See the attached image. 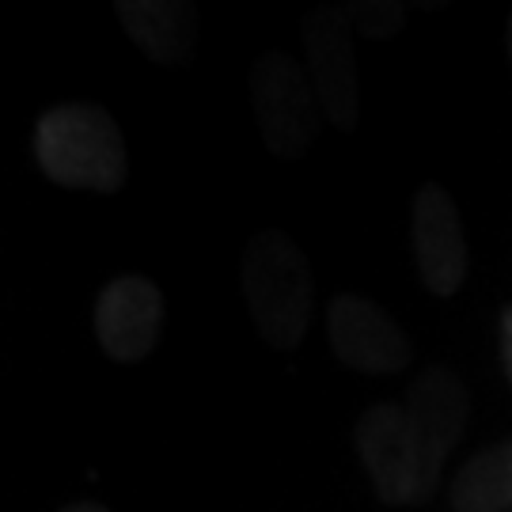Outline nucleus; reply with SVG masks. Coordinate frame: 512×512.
Returning a JSON list of instances; mask_svg holds the SVG:
<instances>
[{
  "label": "nucleus",
  "mask_w": 512,
  "mask_h": 512,
  "mask_svg": "<svg viewBox=\"0 0 512 512\" xmlns=\"http://www.w3.org/2000/svg\"><path fill=\"white\" fill-rule=\"evenodd\" d=\"M410 232H414V258H418V274L425 289L433 296H456L467 281L471 255H467L456 202L444 186L429 183L418 190L414 213H410Z\"/></svg>",
  "instance_id": "6e6552de"
},
{
  "label": "nucleus",
  "mask_w": 512,
  "mask_h": 512,
  "mask_svg": "<svg viewBox=\"0 0 512 512\" xmlns=\"http://www.w3.org/2000/svg\"><path fill=\"white\" fill-rule=\"evenodd\" d=\"M342 16L353 31H361L372 42H387L403 31L406 23V8L403 4H391V0H357V4H346Z\"/></svg>",
  "instance_id": "f8f14e48"
},
{
  "label": "nucleus",
  "mask_w": 512,
  "mask_h": 512,
  "mask_svg": "<svg viewBox=\"0 0 512 512\" xmlns=\"http://www.w3.org/2000/svg\"><path fill=\"white\" fill-rule=\"evenodd\" d=\"M251 103L266 148L281 160H300L319 137V99L304 65L289 54H262L251 69Z\"/></svg>",
  "instance_id": "7ed1b4c3"
},
{
  "label": "nucleus",
  "mask_w": 512,
  "mask_h": 512,
  "mask_svg": "<svg viewBox=\"0 0 512 512\" xmlns=\"http://www.w3.org/2000/svg\"><path fill=\"white\" fill-rule=\"evenodd\" d=\"M304 73L311 92L338 129L357 126V103H361V76L357 57L349 46V23L342 12L319 8L304 23Z\"/></svg>",
  "instance_id": "39448f33"
},
{
  "label": "nucleus",
  "mask_w": 512,
  "mask_h": 512,
  "mask_svg": "<svg viewBox=\"0 0 512 512\" xmlns=\"http://www.w3.org/2000/svg\"><path fill=\"white\" fill-rule=\"evenodd\" d=\"M243 293L258 334L277 349H296L311 323V266L281 232H262L243 251Z\"/></svg>",
  "instance_id": "f03ea898"
},
{
  "label": "nucleus",
  "mask_w": 512,
  "mask_h": 512,
  "mask_svg": "<svg viewBox=\"0 0 512 512\" xmlns=\"http://www.w3.org/2000/svg\"><path fill=\"white\" fill-rule=\"evenodd\" d=\"M327 334L338 361L365 376H391L410 365V342L399 323L365 296H334L327 308Z\"/></svg>",
  "instance_id": "423d86ee"
},
{
  "label": "nucleus",
  "mask_w": 512,
  "mask_h": 512,
  "mask_svg": "<svg viewBox=\"0 0 512 512\" xmlns=\"http://www.w3.org/2000/svg\"><path fill=\"white\" fill-rule=\"evenodd\" d=\"M448 505L452 512H512V440L482 448L459 467Z\"/></svg>",
  "instance_id": "9b49d317"
},
{
  "label": "nucleus",
  "mask_w": 512,
  "mask_h": 512,
  "mask_svg": "<svg viewBox=\"0 0 512 512\" xmlns=\"http://www.w3.org/2000/svg\"><path fill=\"white\" fill-rule=\"evenodd\" d=\"M164 330V296L148 277H114L95 304V334L110 361H145Z\"/></svg>",
  "instance_id": "1a4fd4ad"
},
{
  "label": "nucleus",
  "mask_w": 512,
  "mask_h": 512,
  "mask_svg": "<svg viewBox=\"0 0 512 512\" xmlns=\"http://www.w3.org/2000/svg\"><path fill=\"white\" fill-rule=\"evenodd\" d=\"M501 365H505V376L512 380V308L501 311Z\"/></svg>",
  "instance_id": "ddd939ff"
},
{
  "label": "nucleus",
  "mask_w": 512,
  "mask_h": 512,
  "mask_svg": "<svg viewBox=\"0 0 512 512\" xmlns=\"http://www.w3.org/2000/svg\"><path fill=\"white\" fill-rule=\"evenodd\" d=\"M38 167L69 190L114 194L126 183V141L107 110L65 103L46 110L35 126Z\"/></svg>",
  "instance_id": "f257e3e1"
},
{
  "label": "nucleus",
  "mask_w": 512,
  "mask_h": 512,
  "mask_svg": "<svg viewBox=\"0 0 512 512\" xmlns=\"http://www.w3.org/2000/svg\"><path fill=\"white\" fill-rule=\"evenodd\" d=\"M118 19L126 35L156 61L186 57L198 35V16L183 0H122Z\"/></svg>",
  "instance_id": "9d476101"
},
{
  "label": "nucleus",
  "mask_w": 512,
  "mask_h": 512,
  "mask_svg": "<svg viewBox=\"0 0 512 512\" xmlns=\"http://www.w3.org/2000/svg\"><path fill=\"white\" fill-rule=\"evenodd\" d=\"M505 42H509V57H512V16H509V31H505Z\"/></svg>",
  "instance_id": "2eb2a0df"
},
{
  "label": "nucleus",
  "mask_w": 512,
  "mask_h": 512,
  "mask_svg": "<svg viewBox=\"0 0 512 512\" xmlns=\"http://www.w3.org/2000/svg\"><path fill=\"white\" fill-rule=\"evenodd\" d=\"M61 512H107V509L95 505V501H76V505H69V509H61Z\"/></svg>",
  "instance_id": "4468645a"
},
{
  "label": "nucleus",
  "mask_w": 512,
  "mask_h": 512,
  "mask_svg": "<svg viewBox=\"0 0 512 512\" xmlns=\"http://www.w3.org/2000/svg\"><path fill=\"white\" fill-rule=\"evenodd\" d=\"M353 437H357L361 463L372 478V490L384 505H425L429 501L425 482H421V444L406 406H368Z\"/></svg>",
  "instance_id": "20e7f679"
},
{
  "label": "nucleus",
  "mask_w": 512,
  "mask_h": 512,
  "mask_svg": "<svg viewBox=\"0 0 512 512\" xmlns=\"http://www.w3.org/2000/svg\"><path fill=\"white\" fill-rule=\"evenodd\" d=\"M406 414L414 421V433L421 444V482H425V497L437 494L440 471L448 456L456 452L467 429V387L452 368H429L418 384L410 387V403Z\"/></svg>",
  "instance_id": "0eeeda50"
}]
</instances>
